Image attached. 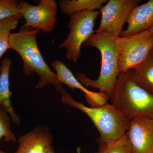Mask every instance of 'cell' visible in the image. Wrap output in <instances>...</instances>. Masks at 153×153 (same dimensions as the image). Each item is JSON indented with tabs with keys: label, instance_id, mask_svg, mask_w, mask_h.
<instances>
[{
	"label": "cell",
	"instance_id": "6da1fadb",
	"mask_svg": "<svg viewBox=\"0 0 153 153\" xmlns=\"http://www.w3.org/2000/svg\"><path fill=\"white\" fill-rule=\"evenodd\" d=\"M40 32L38 29L20 28L17 33H11L9 39L10 49L15 50L22 57L23 72L25 76L29 77L36 73L39 76L36 89L52 85L57 93L61 94L64 89L62 84L45 62L38 48L37 36Z\"/></svg>",
	"mask_w": 153,
	"mask_h": 153
},
{
	"label": "cell",
	"instance_id": "7a4b0ae2",
	"mask_svg": "<svg viewBox=\"0 0 153 153\" xmlns=\"http://www.w3.org/2000/svg\"><path fill=\"white\" fill-rule=\"evenodd\" d=\"M119 36L103 31L92 35L83 44L98 49L101 55L100 73L98 78L91 79L82 73L76 78L82 85L99 89L110 100L117 82L118 69L117 40Z\"/></svg>",
	"mask_w": 153,
	"mask_h": 153
},
{
	"label": "cell",
	"instance_id": "3957f363",
	"mask_svg": "<svg viewBox=\"0 0 153 153\" xmlns=\"http://www.w3.org/2000/svg\"><path fill=\"white\" fill-rule=\"evenodd\" d=\"M132 71L119 75L111 104L129 120L139 117L153 120V95L134 81Z\"/></svg>",
	"mask_w": 153,
	"mask_h": 153
},
{
	"label": "cell",
	"instance_id": "277c9868",
	"mask_svg": "<svg viewBox=\"0 0 153 153\" xmlns=\"http://www.w3.org/2000/svg\"><path fill=\"white\" fill-rule=\"evenodd\" d=\"M60 94L63 104L79 110L91 120L100 134L97 140L113 142L127 131L130 120L124 117L112 104L108 103L97 107H88L74 100L71 94L64 89Z\"/></svg>",
	"mask_w": 153,
	"mask_h": 153
},
{
	"label": "cell",
	"instance_id": "5b68a950",
	"mask_svg": "<svg viewBox=\"0 0 153 153\" xmlns=\"http://www.w3.org/2000/svg\"><path fill=\"white\" fill-rule=\"evenodd\" d=\"M153 46V33L148 30L117 40L119 74L134 69L149 55Z\"/></svg>",
	"mask_w": 153,
	"mask_h": 153
},
{
	"label": "cell",
	"instance_id": "8992f818",
	"mask_svg": "<svg viewBox=\"0 0 153 153\" xmlns=\"http://www.w3.org/2000/svg\"><path fill=\"white\" fill-rule=\"evenodd\" d=\"M100 14L98 11H85L69 16L68 27L69 33L65 40L58 46L66 49L68 60L76 63L81 55L82 45L94 34L95 21Z\"/></svg>",
	"mask_w": 153,
	"mask_h": 153
},
{
	"label": "cell",
	"instance_id": "52a82bcc",
	"mask_svg": "<svg viewBox=\"0 0 153 153\" xmlns=\"http://www.w3.org/2000/svg\"><path fill=\"white\" fill-rule=\"evenodd\" d=\"M21 13L25 23L21 28L38 29L49 33L55 28L57 22V5L55 0H41L37 5L20 1Z\"/></svg>",
	"mask_w": 153,
	"mask_h": 153
},
{
	"label": "cell",
	"instance_id": "ba28073f",
	"mask_svg": "<svg viewBox=\"0 0 153 153\" xmlns=\"http://www.w3.org/2000/svg\"><path fill=\"white\" fill-rule=\"evenodd\" d=\"M140 0H109L100 9L101 21L95 33L102 31L120 36L131 12Z\"/></svg>",
	"mask_w": 153,
	"mask_h": 153
},
{
	"label": "cell",
	"instance_id": "9c48e42d",
	"mask_svg": "<svg viewBox=\"0 0 153 153\" xmlns=\"http://www.w3.org/2000/svg\"><path fill=\"white\" fill-rule=\"evenodd\" d=\"M126 134L131 143V153H153V120H131Z\"/></svg>",
	"mask_w": 153,
	"mask_h": 153
},
{
	"label": "cell",
	"instance_id": "30bf717a",
	"mask_svg": "<svg viewBox=\"0 0 153 153\" xmlns=\"http://www.w3.org/2000/svg\"><path fill=\"white\" fill-rule=\"evenodd\" d=\"M15 153H46L52 147L53 137L49 127L39 125L21 136Z\"/></svg>",
	"mask_w": 153,
	"mask_h": 153
},
{
	"label": "cell",
	"instance_id": "8fae6325",
	"mask_svg": "<svg viewBox=\"0 0 153 153\" xmlns=\"http://www.w3.org/2000/svg\"><path fill=\"white\" fill-rule=\"evenodd\" d=\"M128 27L120 37L133 36L149 30L153 25V0L137 6L131 12L127 21Z\"/></svg>",
	"mask_w": 153,
	"mask_h": 153
},
{
	"label": "cell",
	"instance_id": "7c38bea8",
	"mask_svg": "<svg viewBox=\"0 0 153 153\" xmlns=\"http://www.w3.org/2000/svg\"><path fill=\"white\" fill-rule=\"evenodd\" d=\"M11 64V60L7 57L2 61L0 73V106L8 113L13 122L19 125L21 123V118L15 112L10 100L12 93L10 90L9 75Z\"/></svg>",
	"mask_w": 153,
	"mask_h": 153
},
{
	"label": "cell",
	"instance_id": "4fadbf2b",
	"mask_svg": "<svg viewBox=\"0 0 153 153\" xmlns=\"http://www.w3.org/2000/svg\"><path fill=\"white\" fill-rule=\"evenodd\" d=\"M132 74L134 81L153 95V52L132 70Z\"/></svg>",
	"mask_w": 153,
	"mask_h": 153
},
{
	"label": "cell",
	"instance_id": "5bb4252c",
	"mask_svg": "<svg viewBox=\"0 0 153 153\" xmlns=\"http://www.w3.org/2000/svg\"><path fill=\"white\" fill-rule=\"evenodd\" d=\"M107 0H60L59 7L61 12L70 16L85 11H94L102 7Z\"/></svg>",
	"mask_w": 153,
	"mask_h": 153
},
{
	"label": "cell",
	"instance_id": "9a60e30c",
	"mask_svg": "<svg viewBox=\"0 0 153 153\" xmlns=\"http://www.w3.org/2000/svg\"><path fill=\"white\" fill-rule=\"evenodd\" d=\"M52 66L55 70V74L60 83L65 84L73 90L79 89L82 91L85 95L91 93L92 91L88 90L78 81L72 71L63 61L59 60H55L52 62Z\"/></svg>",
	"mask_w": 153,
	"mask_h": 153
},
{
	"label": "cell",
	"instance_id": "2e32d148",
	"mask_svg": "<svg viewBox=\"0 0 153 153\" xmlns=\"http://www.w3.org/2000/svg\"><path fill=\"white\" fill-rule=\"evenodd\" d=\"M22 18L20 13L0 21V59L5 52L10 49L9 39L11 31L18 27Z\"/></svg>",
	"mask_w": 153,
	"mask_h": 153
},
{
	"label": "cell",
	"instance_id": "e0dca14e",
	"mask_svg": "<svg viewBox=\"0 0 153 153\" xmlns=\"http://www.w3.org/2000/svg\"><path fill=\"white\" fill-rule=\"evenodd\" d=\"M96 143L98 145L97 153H131V143L126 134L113 142L97 139Z\"/></svg>",
	"mask_w": 153,
	"mask_h": 153
},
{
	"label": "cell",
	"instance_id": "ac0fdd59",
	"mask_svg": "<svg viewBox=\"0 0 153 153\" xmlns=\"http://www.w3.org/2000/svg\"><path fill=\"white\" fill-rule=\"evenodd\" d=\"M11 119L8 113L0 106V142L2 137L7 143L17 141L16 137L11 130Z\"/></svg>",
	"mask_w": 153,
	"mask_h": 153
},
{
	"label": "cell",
	"instance_id": "d6986e66",
	"mask_svg": "<svg viewBox=\"0 0 153 153\" xmlns=\"http://www.w3.org/2000/svg\"><path fill=\"white\" fill-rule=\"evenodd\" d=\"M20 13V1L0 0V21Z\"/></svg>",
	"mask_w": 153,
	"mask_h": 153
},
{
	"label": "cell",
	"instance_id": "ffe728a7",
	"mask_svg": "<svg viewBox=\"0 0 153 153\" xmlns=\"http://www.w3.org/2000/svg\"><path fill=\"white\" fill-rule=\"evenodd\" d=\"M87 103L92 107H97L108 103L109 99L101 92L92 91L90 94L85 95Z\"/></svg>",
	"mask_w": 153,
	"mask_h": 153
},
{
	"label": "cell",
	"instance_id": "44dd1931",
	"mask_svg": "<svg viewBox=\"0 0 153 153\" xmlns=\"http://www.w3.org/2000/svg\"><path fill=\"white\" fill-rule=\"evenodd\" d=\"M46 153H55L53 147L50 148Z\"/></svg>",
	"mask_w": 153,
	"mask_h": 153
},
{
	"label": "cell",
	"instance_id": "7402d4cb",
	"mask_svg": "<svg viewBox=\"0 0 153 153\" xmlns=\"http://www.w3.org/2000/svg\"><path fill=\"white\" fill-rule=\"evenodd\" d=\"M148 31H149V32H150L151 33H153V25L152 26V27L150 28H149V30H148Z\"/></svg>",
	"mask_w": 153,
	"mask_h": 153
},
{
	"label": "cell",
	"instance_id": "603a6c76",
	"mask_svg": "<svg viewBox=\"0 0 153 153\" xmlns=\"http://www.w3.org/2000/svg\"><path fill=\"white\" fill-rule=\"evenodd\" d=\"M0 153H7L6 152H4V151H2L1 150H0Z\"/></svg>",
	"mask_w": 153,
	"mask_h": 153
},
{
	"label": "cell",
	"instance_id": "cb8c5ba5",
	"mask_svg": "<svg viewBox=\"0 0 153 153\" xmlns=\"http://www.w3.org/2000/svg\"><path fill=\"white\" fill-rule=\"evenodd\" d=\"M1 66H0V73H1Z\"/></svg>",
	"mask_w": 153,
	"mask_h": 153
},
{
	"label": "cell",
	"instance_id": "d4e9b609",
	"mask_svg": "<svg viewBox=\"0 0 153 153\" xmlns=\"http://www.w3.org/2000/svg\"><path fill=\"white\" fill-rule=\"evenodd\" d=\"M151 52H153V46L152 47V50H151Z\"/></svg>",
	"mask_w": 153,
	"mask_h": 153
}]
</instances>
